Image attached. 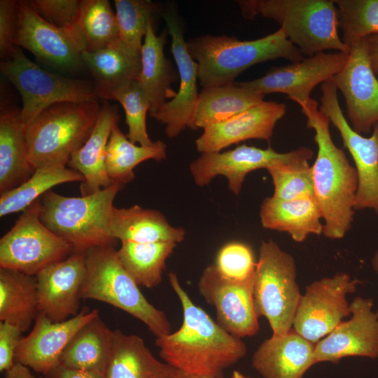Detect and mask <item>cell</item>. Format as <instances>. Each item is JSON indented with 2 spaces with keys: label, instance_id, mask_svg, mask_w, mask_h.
<instances>
[{
  "label": "cell",
  "instance_id": "cell-1",
  "mask_svg": "<svg viewBox=\"0 0 378 378\" xmlns=\"http://www.w3.org/2000/svg\"><path fill=\"white\" fill-rule=\"evenodd\" d=\"M168 276L181 304L183 318L178 330L156 337L160 356L186 374L223 378L227 368L246 356V344L195 304L176 274L169 272Z\"/></svg>",
  "mask_w": 378,
  "mask_h": 378
},
{
  "label": "cell",
  "instance_id": "cell-2",
  "mask_svg": "<svg viewBox=\"0 0 378 378\" xmlns=\"http://www.w3.org/2000/svg\"><path fill=\"white\" fill-rule=\"evenodd\" d=\"M307 127L315 132L318 146L312 167L314 197L324 220L323 234L331 239L344 237L351 229L355 214L358 175L344 151L333 142L330 120L318 109L316 100L300 106Z\"/></svg>",
  "mask_w": 378,
  "mask_h": 378
},
{
  "label": "cell",
  "instance_id": "cell-3",
  "mask_svg": "<svg viewBox=\"0 0 378 378\" xmlns=\"http://www.w3.org/2000/svg\"><path fill=\"white\" fill-rule=\"evenodd\" d=\"M187 50L198 64V80L203 88L233 83L241 73L260 62L279 58L290 63L304 59L281 28L251 41L225 35L201 36L188 41Z\"/></svg>",
  "mask_w": 378,
  "mask_h": 378
},
{
  "label": "cell",
  "instance_id": "cell-4",
  "mask_svg": "<svg viewBox=\"0 0 378 378\" xmlns=\"http://www.w3.org/2000/svg\"><path fill=\"white\" fill-rule=\"evenodd\" d=\"M122 184L113 183L90 195L66 197L49 190L41 198L40 219L69 242L74 252H87L116 242L111 232L114 199Z\"/></svg>",
  "mask_w": 378,
  "mask_h": 378
},
{
  "label": "cell",
  "instance_id": "cell-5",
  "mask_svg": "<svg viewBox=\"0 0 378 378\" xmlns=\"http://www.w3.org/2000/svg\"><path fill=\"white\" fill-rule=\"evenodd\" d=\"M244 18L257 15L277 22L287 38L303 55L312 57L328 50L349 53L338 34L337 8L330 0L239 1Z\"/></svg>",
  "mask_w": 378,
  "mask_h": 378
},
{
  "label": "cell",
  "instance_id": "cell-6",
  "mask_svg": "<svg viewBox=\"0 0 378 378\" xmlns=\"http://www.w3.org/2000/svg\"><path fill=\"white\" fill-rule=\"evenodd\" d=\"M100 108L92 99L57 102L41 112L27 125L28 158L33 168L66 167L91 134Z\"/></svg>",
  "mask_w": 378,
  "mask_h": 378
},
{
  "label": "cell",
  "instance_id": "cell-7",
  "mask_svg": "<svg viewBox=\"0 0 378 378\" xmlns=\"http://www.w3.org/2000/svg\"><path fill=\"white\" fill-rule=\"evenodd\" d=\"M86 273L81 286V299L108 303L140 320L156 337L171 333L165 313L151 304L138 284L120 263L113 246L92 248L86 252Z\"/></svg>",
  "mask_w": 378,
  "mask_h": 378
},
{
  "label": "cell",
  "instance_id": "cell-8",
  "mask_svg": "<svg viewBox=\"0 0 378 378\" xmlns=\"http://www.w3.org/2000/svg\"><path fill=\"white\" fill-rule=\"evenodd\" d=\"M291 255L272 240L262 241L253 279V295L258 316L268 321L273 336L292 328L302 295Z\"/></svg>",
  "mask_w": 378,
  "mask_h": 378
},
{
  "label": "cell",
  "instance_id": "cell-9",
  "mask_svg": "<svg viewBox=\"0 0 378 378\" xmlns=\"http://www.w3.org/2000/svg\"><path fill=\"white\" fill-rule=\"evenodd\" d=\"M0 70L22 97L20 117L26 125L53 104L97 99L94 85L43 69L30 60L18 46L10 58L1 62Z\"/></svg>",
  "mask_w": 378,
  "mask_h": 378
},
{
  "label": "cell",
  "instance_id": "cell-10",
  "mask_svg": "<svg viewBox=\"0 0 378 378\" xmlns=\"http://www.w3.org/2000/svg\"><path fill=\"white\" fill-rule=\"evenodd\" d=\"M40 199L25 209L0 239V267L35 276L46 266L66 258L72 246L40 219Z\"/></svg>",
  "mask_w": 378,
  "mask_h": 378
},
{
  "label": "cell",
  "instance_id": "cell-11",
  "mask_svg": "<svg viewBox=\"0 0 378 378\" xmlns=\"http://www.w3.org/2000/svg\"><path fill=\"white\" fill-rule=\"evenodd\" d=\"M359 283L341 272L309 284L301 297L293 329L316 344L351 314L346 295L354 293Z\"/></svg>",
  "mask_w": 378,
  "mask_h": 378
},
{
  "label": "cell",
  "instance_id": "cell-12",
  "mask_svg": "<svg viewBox=\"0 0 378 378\" xmlns=\"http://www.w3.org/2000/svg\"><path fill=\"white\" fill-rule=\"evenodd\" d=\"M319 111L337 129L344 147L351 154L358 175L354 210L372 209L378 216V125L370 136L353 130L340 106L337 89L332 79L321 84Z\"/></svg>",
  "mask_w": 378,
  "mask_h": 378
},
{
  "label": "cell",
  "instance_id": "cell-13",
  "mask_svg": "<svg viewBox=\"0 0 378 378\" xmlns=\"http://www.w3.org/2000/svg\"><path fill=\"white\" fill-rule=\"evenodd\" d=\"M313 152L302 147L288 153H278L271 147L263 149L242 144L225 152L204 153L192 161L190 171L199 186L208 185L216 176H223L228 188L236 195L241 190L243 182L250 172L281 162L300 160H310Z\"/></svg>",
  "mask_w": 378,
  "mask_h": 378
},
{
  "label": "cell",
  "instance_id": "cell-14",
  "mask_svg": "<svg viewBox=\"0 0 378 378\" xmlns=\"http://www.w3.org/2000/svg\"><path fill=\"white\" fill-rule=\"evenodd\" d=\"M253 279L254 275L242 281L228 279L212 264L203 270L197 284L200 294L215 308L216 322L241 339L253 336L259 330Z\"/></svg>",
  "mask_w": 378,
  "mask_h": 378
},
{
  "label": "cell",
  "instance_id": "cell-15",
  "mask_svg": "<svg viewBox=\"0 0 378 378\" xmlns=\"http://www.w3.org/2000/svg\"><path fill=\"white\" fill-rule=\"evenodd\" d=\"M349 53H317L300 62L274 67L258 78L234 82L236 85L266 94H286L299 106L312 99L310 93L319 83L332 78L345 66Z\"/></svg>",
  "mask_w": 378,
  "mask_h": 378
},
{
  "label": "cell",
  "instance_id": "cell-16",
  "mask_svg": "<svg viewBox=\"0 0 378 378\" xmlns=\"http://www.w3.org/2000/svg\"><path fill=\"white\" fill-rule=\"evenodd\" d=\"M15 46L32 52L52 66L75 69L83 64V45L75 29L57 28L46 22L27 6L18 1Z\"/></svg>",
  "mask_w": 378,
  "mask_h": 378
},
{
  "label": "cell",
  "instance_id": "cell-17",
  "mask_svg": "<svg viewBox=\"0 0 378 378\" xmlns=\"http://www.w3.org/2000/svg\"><path fill=\"white\" fill-rule=\"evenodd\" d=\"M172 38L171 51L177 65L180 79L176 97L166 102L150 116L164 124L169 138L177 136L186 127L192 130V115L198 99V64L187 50L182 22L175 10L162 12Z\"/></svg>",
  "mask_w": 378,
  "mask_h": 378
},
{
  "label": "cell",
  "instance_id": "cell-18",
  "mask_svg": "<svg viewBox=\"0 0 378 378\" xmlns=\"http://www.w3.org/2000/svg\"><path fill=\"white\" fill-rule=\"evenodd\" d=\"M371 298L356 297L350 304L351 317L341 322L315 345L316 363L339 361L348 356L378 358V310Z\"/></svg>",
  "mask_w": 378,
  "mask_h": 378
},
{
  "label": "cell",
  "instance_id": "cell-19",
  "mask_svg": "<svg viewBox=\"0 0 378 378\" xmlns=\"http://www.w3.org/2000/svg\"><path fill=\"white\" fill-rule=\"evenodd\" d=\"M332 80L344 97L353 130L370 132L378 125V79L363 41L350 48L345 66Z\"/></svg>",
  "mask_w": 378,
  "mask_h": 378
},
{
  "label": "cell",
  "instance_id": "cell-20",
  "mask_svg": "<svg viewBox=\"0 0 378 378\" xmlns=\"http://www.w3.org/2000/svg\"><path fill=\"white\" fill-rule=\"evenodd\" d=\"M86 252H73L35 275L38 313L62 322L79 312L80 292L86 273Z\"/></svg>",
  "mask_w": 378,
  "mask_h": 378
},
{
  "label": "cell",
  "instance_id": "cell-21",
  "mask_svg": "<svg viewBox=\"0 0 378 378\" xmlns=\"http://www.w3.org/2000/svg\"><path fill=\"white\" fill-rule=\"evenodd\" d=\"M99 316L97 309L83 308L76 316L62 322H52L38 313L29 334L22 337L16 349L15 363L47 374L74 335L86 323Z\"/></svg>",
  "mask_w": 378,
  "mask_h": 378
},
{
  "label": "cell",
  "instance_id": "cell-22",
  "mask_svg": "<svg viewBox=\"0 0 378 378\" xmlns=\"http://www.w3.org/2000/svg\"><path fill=\"white\" fill-rule=\"evenodd\" d=\"M286 112L284 103L262 101L225 121L204 128L195 140L197 150L202 153H215L247 139L270 141L276 124Z\"/></svg>",
  "mask_w": 378,
  "mask_h": 378
},
{
  "label": "cell",
  "instance_id": "cell-23",
  "mask_svg": "<svg viewBox=\"0 0 378 378\" xmlns=\"http://www.w3.org/2000/svg\"><path fill=\"white\" fill-rule=\"evenodd\" d=\"M315 345L292 328L265 340L255 351L252 366L264 378H303L316 364Z\"/></svg>",
  "mask_w": 378,
  "mask_h": 378
},
{
  "label": "cell",
  "instance_id": "cell-24",
  "mask_svg": "<svg viewBox=\"0 0 378 378\" xmlns=\"http://www.w3.org/2000/svg\"><path fill=\"white\" fill-rule=\"evenodd\" d=\"M119 119L116 105H111L107 102L102 104L91 134L68 162L67 165L79 172L85 179L80 184L82 195L92 194L113 183L106 173L105 160L109 137Z\"/></svg>",
  "mask_w": 378,
  "mask_h": 378
},
{
  "label": "cell",
  "instance_id": "cell-25",
  "mask_svg": "<svg viewBox=\"0 0 378 378\" xmlns=\"http://www.w3.org/2000/svg\"><path fill=\"white\" fill-rule=\"evenodd\" d=\"M81 58L94 79L97 98L104 100L121 85L138 80L141 69V51L119 38L96 51H83Z\"/></svg>",
  "mask_w": 378,
  "mask_h": 378
},
{
  "label": "cell",
  "instance_id": "cell-26",
  "mask_svg": "<svg viewBox=\"0 0 378 378\" xmlns=\"http://www.w3.org/2000/svg\"><path fill=\"white\" fill-rule=\"evenodd\" d=\"M185 375L157 359L139 336L114 330L105 378H183Z\"/></svg>",
  "mask_w": 378,
  "mask_h": 378
},
{
  "label": "cell",
  "instance_id": "cell-27",
  "mask_svg": "<svg viewBox=\"0 0 378 378\" xmlns=\"http://www.w3.org/2000/svg\"><path fill=\"white\" fill-rule=\"evenodd\" d=\"M260 218L264 228L286 232L297 242H303L310 234H323L322 216L314 196L267 197L260 206Z\"/></svg>",
  "mask_w": 378,
  "mask_h": 378
},
{
  "label": "cell",
  "instance_id": "cell-28",
  "mask_svg": "<svg viewBox=\"0 0 378 378\" xmlns=\"http://www.w3.org/2000/svg\"><path fill=\"white\" fill-rule=\"evenodd\" d=\"M167 33L166 29L156 35L153 24H150L141 50V69L138 81L149 100L150 115L176 95L171 85L176 81L177 73L164 53Z\"/></svg>",
  "mask_w": 378,
  "mask_h": 378
},
{
  "label": "cell",
  "instance_id": "cell-29",
  "mask_svg": "<svg viewBox=\"0 0 378 378\" xmlns=\"http://www.w3.org/2000/svg\"><path fill=\"white\" fill-rule=\"evenodd\" d=\"M110 226L112 237L120 241L177 244L186 235L183 228L171 225L159 211L139 205L121 209L113 206Z\"/></svg>",
  "mask_w": 378,
  "mask_h": 378
},
{
  "label": "cell",
  "instance_id": "cell-30",
  "mask_svg": "<svg viewBox=\"0 0 378 378\" xmlns=\"http://www.w3.org/2000/svg\"><path fill=\"white\" fill-rule=\"evenodd\" d=\"M27 125L20 111H6L0 115V193L26 181L35 172L28 158Z\"/></svg>",
  "mask_w": 378,
  "mask_h": 378
},
{
  "label": "cell",
  "instance_id": "cell-31",
  "mask_svg": "<svg viewBox=\"0 0 378 378\" xmlns=\"http://www.w3.org/2000/svg\"><path fill=\"white\" fill-rule=\"evenodd\" d=\"M113 339L114 330L98 316L74 335L61 354L57 365L105 374Z\"/></svg>",
  "mask_w": 378,
  "mask_h": 378
},
{
  "label": "cell",
  "instance_id": "cell-32",
  "mask_svg": "<svg viewBox=\"0 0 378 378\" xmlns=\"http://www.w3.org/2000/svg\"><path fill=\"white\" fill-rule=\"evenodd\" d=\"M265 94L235 83L204 88L200 92L192 115V130L225 121L264 101Z\"/></svg>",
  "mask_w": 378,
  "mask_h": 378
},
{
  "label": "cell",
  "instance_id": "cell-33",
  "mask_svg": "<svg viewBox=\"0 0 378 378\" xmlns=\"http://www.w3.org/2000/svg\"><path fill=\"white\" fill-rule=\"evenodd\" d=\"M38 309V290L35 276L0 267V321L29 330Z\"/></svg>",
  "mask_w": 378,
  "mask_h": 378
},
{
  "label": "cell",
  "instance_id": "cell-34",
  "mask_svg": "<svg viewBox=\"0 0 378 378\" xmlns=\"http://www.w3.org/2000/svg\"><path fill=\"white\" fill-rule=\"evenodd\" d=\"M167 157V145L160 140L150 146L131 142L115 125L109 137L106 153L107 175L113 183H127L134 178V169L148 160L162 161Z\"/></svg>",
  "mask_w": 378,
  "mask_h": 378
},
{
  "label": "cell",
  "instance_id": "cell-35",
  "mask_svg": "<svg viewBox=\"0 0 378 378\" xmlns=\"http://www.w3.org/2000/svg\"><path fill=\"white\" fill-rule=\"evenodd\" d=\"M176 244L121 241L117 254L120 263L138 286L153 288L161 282L166 260Z\"/></svg>",
  "mask_w": 378,
  "mask_h": 378
},
{
  "label": "cell",
  "instance_id": "cell-36",
  "mask_svg": "<svg viewBox=\"0 0 378 378\" xmlns=\"http://www.w3.org/2000/svg\"><path fill=\"white\" fill-rule=\"evenodd\" d=\"M83 176L78 172L62 166H48L37 168L23 183L1 194L0 216L24 211L33 202L57 185L79 181Z\"/></svg>",
  "mask_w": 378,
  "mask_h": 378
},
{
  "label": "cell",
  "instance_id": "cell-37",
  "mask_svg": "<svg viewBox=\"0 0 378 378\" xmlns=\"http://www.w3.org/2000/svg\"><path fill=\"white\" fill-rule=\"evenodd\" d=\"M74 29L87 52L99 50L119 38L115 13L107 0H81Z\"/></svg>",
  "mask_w": 378,
  "mask_h": 378
},
{
  "label": "cell",
  "instance_id": "cell-38",
  "mask_svg": "<svg viewBox=\"0 0 378 378\" xmlns=\"http://www.w3.org/2000/svg\"><path fill=\"white\" fill-rule=\"evenodd\" d=\"M342 40L349 48L367 36L378 34V0H335Z\"/></svg>",
  "mask_w": 378,
  "mask_h": 378
},
{
  "label": "cell",
  "instance_id": "cell-39",
  "mask_svg": "<svg viewBox=\"0 0 378 378\" xmlns=\"http://www.w3.org/2000/svg\"><path fill=\"white\" fill-rule=\"evenodd\" d=\"M108 99L118 101L123 107L128 126L127 139L135 144L152 145L154 141L148 136L146 122L150 104L138 80L121 85L111 92Z\"/></svg>",
  "mask_w": 378,
  "mask_h": 378
},
{
  "label": "cell",
  "instance_id": "cell-40",
  "mask_svg": "<svg viewBox=\"0 0 378 378\" xmlns=\"http://www.w3.org/2000/svg\"><path fill=\"white\" fill-rule=\"evenodd\" d=\"M119 38L141 51L148 26L154 17L162 14L159 7L148 0H115Z\"/></svg>",
  "mask_w": 378,
  "mask_h": 378
},
{
  "label": "cell",
  "instance_id": "cell-41",
  "mask_svg": "<svg viewBox=\"0 0 378 378\" xmlns=\"http://www.w3.org/2000/svg\"><path fill=\"white\" fill-rule=\"evenodd\" d=\"M267 170L274 186L273 197L293 200L314 197L312 168L309 164V160L278 163Z\"/></svg>",
  "mask_w": 378,
  "mask_h": 378
},
{
  "label": "cell",
  "instance_id": "cell-42",
  "mask_svg": "<svg viewBox=\"0 0 378 378\" xmlns=\"http://www.w3.org/2000/svg\"><path fill=\"white\" fill-rule=\"evenodd\" d=\"M214 265L224 276L242 281L254 275L256 262L250 246L231 241L220 248Z\"/></svg>",
  "mask_w": 378,
  "mask_h": 378
},
{
  "label": "cell",
  "instance_id": "cell-43",
  "mask_svg": "<svg viewBox=\"0 0 378 378\" xmlns=\"http://www.w3.org/2000/svg\"><path fill=\"white\" fill-rule=\"evenodd\" d=\"M23 2L46 22L60 29H72L78 13V0H26Z\"/></svg>",
  "mask_w": 378,
  "mask_h": 378
},
{
  "label": "cell",
  "instance_id": "cell-44",
  "mask_svg": "<svg viewBox=\"0 0 378 378\" xmlns=\"http://www.w3.org/2000/svg\"><path fill=\"white\" fill-rule=\"evenodd\" d=\"M18 1H0V55L3 60L10 58L15 48Z\"/></svg>",
  "mask_w": 378,
  "mask_h": 378
},
{
  "label": "cell",
  "instance_id": "cell-45",
  "mask_svg": "<svg viewBox=\"0 0 378 378\" xmlns=\"http://www.w3.org/2000/svg\"><path fill=\"white\" fill-rule=\"evenodd\" d=\"M22 332L15 326L6 322L0 323V371L8 372L14 365L16 349Z\"/></svg>",
  "mask_w": 378,
  "mask_h": 378
},
{
  "label": "cell",
  "instance_id": "cell-46",
  "mask_svg": "<svg viewBox=\"0 0 378 378\" xmlns=\"http://www.w3.org/2000/svg\"><path fill=\"white\" fill-rule=\"evenodd\" d=\"M45 377L46 378H105V374L57 365Z\"/></svg>",
  "mask_w": 378,
  "mask_h": 378
},
{
  "label": "cell",
  "instance_id": "cell-47",
  "mask_svg": "<svg viewBox=\"0 0 378 378\" xmlns=\"http://www.w3.org/2000/svg\"><path fill=\"white\" fill-rule=\"evenodd\" d=\"M367 54L373 72L378 75V34H373L363 38Z\"/></svg>",
  "mask_w": 378,
  "mask_h": 378
},
{
  "label": "cell",
  "instance_id": "cell-48",
  "mask_svg": "<svg viewBox=\"0 0 378 378\" xmlns=\"http://www.w3.org/2000/svg\"><path fill=\"white\" fill-rule=\"evenodd\" d=\"M6 378H35L31 373L29 368L19 363H15L14 367L6 372ZM38 378H46L41 376Z\"/></svg>",
  "mask_w": 378,
  "mask_h": 378
},
{
  "label": "cell",
  "instance_id": "cell-49",
  "mask_svg": "<svg viewBox=\"0 0 378 378\" xmlns=\"http://www.w3.org/2000/svg\"><path fill=\"white\" fill-rule=\"evenodd\" d=\"M371 262L373 270L378 274V249L374 253L372 258Z\"/></svg>",
  "mask_w": 378,
  "mask_h": 378
},
{
  "label": "cell",
  "instance_id": "cell-50",
  "mask_svg": "<svg viewBox=\"0 0 378 378\" xmlns=\"http://www.w3.org/2000/svg\"><path fill=\"white\" fill-rule=\"evenodd\" d=\"M230 378H255V377L246 376L239 371L234 370L232 372Z\"/></svg>",
  "mask_w": 378,
  "mask_h": 378
},
{
  "label": "cell",
  "instance_id": "cell-51",
  "mask_svg": "<svg viewBox=\"0 0 378 378\" xmlns=\"http://www.w3.org/2000/svg\"><path fill=\"white\" fill-rule=\"evenodd\" d=\"M183 378H211L205 376L195 375V374H186Z\"/></svg>",
  "mask_w": 378,
  "mask_h": 378
}]
</instances>
